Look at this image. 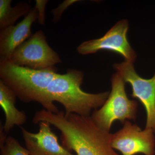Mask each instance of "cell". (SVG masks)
<instances>
[{"label": "cell", "mask_w": 155, "mask_h": 155, "mask_svg": "<svg viewBox=\"0 0 155 155\" xmlns=\"http://www.w3.org/2000/svg\"><path fill=\"white\" fill-rule=\"evenodd\" d=\"M32 122L54 125L61 132L62 146L77 155H119L111 146L112 134L99 127L91 116L66 115L63 111L55 114L42 109L35 113Z\"/></svg>", "instance_id": "6da1fadb"}, {"label": "cell", "mask_w": 155, "mask_h": 155, "mask_svg": "<svg viewBox=\"0 0 155 155\" xmlns=\"http://www.w3.org/2000/svg\"><path fill=\"white\" fill-rule=\"evenodd\" d=\"M56 68L35 70L18 66L10 61H0L1 80L23 103L36 102L47 110L57 114L60 111L48 101L46 91L58 75Z\"/></svg>", "instance_id": "7a4b0ae2"}, {"label": "cell", "mask_w": 155, "mask_h": 155, "mask_svg": "<svg viewBox=\"0 0 155 155\" xmlns=\"http://www.w3.org/2000/svg\"><path fill=\"white\" fill-rule=\"evenodd\" d=\"M83 78V73L75 69L58 74L47 89L48 101L51 104L54 101L61 103L65 108L66 115L75 114L90 116L93 109L97 110L104 105L110 92L93 94L84 91L81 88Z\"/></svg>", "instance_id": "3957f363"}, {"label": "cell", "mask_w": 155, "mask_h": 155, "mask_svg": "<svg viewBox=\"0 0 155 155\" xmlns=\"http://www.w3.org/2000/svg\"><path fill=\"white\" fill-rule=\"evenodd\" d=\"M125 81L119 73L111 78L112 90L108 98L100 109L94 110L91 117L99 127L110 132L115 121L124 124L136 119L138 103L129 99L125 89Z\"/></svg>", "instance_id": "277c9868"}, {"label": "cell", "mask_w": 155, "mask_h": 155, "mask_svg": "<svg viewBox=\"0 0 155 155\" xmlns=\"http://www.w3.org/2000/svg\"><path fill=\"white\" fill-rule=\"evenodd\" d=\"M9 61L35 70L55 68L61 62L58 53L48 44L42 30L37 31L14 50Z\"/></svg>", "instance_id": "5b68a950"}, {"label": "cell", "mask_w": 155, "mask_h": 155, "mask_svg": "<svg viewBox=\"0 0 155 155\" xmlns=\"http://www.w3.org/2000/svg\"><path fill=\"white\" fill-rule=\"evenodd\" d=\"M128 27L127 19H122L102 37L81 43L78 47L77 51L81 54L87 55L101 50L110 51L122 55L125 61L133 63L136 61L137 55L127 40Z\"/></svg>", "instance_id": "8992f818"}, {"label": "cell", "mask_w": 155, "mask_h": 155, "mask_svg": "<svg viewBox=\"0 0 155 155\" xmlns=\"http://www.w3.org/2000/svg\"><path fill=\"white\" fill-rule=\"evenodd\" d=\"M122 128L111 135V145L122 155H155L154 131L146 128L142 130L138 125L129 121Z\"/></svg>", "instance_id": "52a82bcc"}, {"label": "cell", "mask_w": 155, "mask_h": 155, "mask_svg": "<svg viewBox=\"0 0 155 155\" xmlns=\"http://www.w3.org/2000/svg\"><path fill=\"white\" fill-rule=\"evenodd\" d=\"M114 69L125 82L132 88L131 97L137 98L144 106L147 114L146 127L155 132V73L150 79H145L137 73L133 63L125 61L115 64Z\"/></svg>", "instance_id": "ba28073f"}, {"label": "cell", "mask_w": 155, "mask_h": 155, "mask_svg": "<svg viewBox=\"0 0 155 155\" xmlns=\"http://www.w3.org/2000/svg\"><path fill=\"white\" fill-rule=\"evenodd\" d=\"M39 129L31 133L20 127L25 145L30 155H75L60 144L58 136L52 131L48 122L39 123Z\"/></svg>", "instance_id": "9c48e42d"}, {"label": "cell", "mask_w": 155, "mask_h": 155, "mask_svg": "<svg viewBox=\"0 0 155 155\" xmlns=\"http://www.w3.org/2000/svg\"><path fill=\"white\" fill-rule=\"evenodd\" d=\"M38 18L37 10L34 8L17 25L1 29L0 61H10L14 50L31 37V25Z\"/></svg>", "instance_id": "30bf717a"}, {"label": "cell", "mask_w": 155, "mask_h": 155, "mask_svg": "<svg viewBox=\"0 0 155 155\" xmlns=\"http://www.w3.org/2000/svg\"><path fill=\"white\" fill-rule=\"evenodd\" d=\"M17 97L15 94L0 80V105L5 116L3 125L4 131L9 134L15 125L20 126L27 121V116L24 111H19L15 107Z\"/></svg>", "instance_id": "8fae6325"}, {"label": "cell", "mask_w": 155, "mask_h": 155, "mask_svg": "<svg viewBox=\"0 0 155 155\" xmlns=\"http://www.w3.org/2000/svg\"><path fill=\"white\" fill-rule=\"evenodd\" d=\"M11 0H0V28L3 29L14 25L22 16L27 15L31 9L26 2H20L14 7L11 6Z\"/></svg>", "instance_id": "7c38bea8"}, {"label": "cell", "mask_w": 155, "mask_h": 155, "mask_svg": "<svg viewBox=\"0 0 155 155\" xmlns=\"http://www.w3.org/2000/svg\"><path fill=\"white\" fill-rule=\"evenodd\" d=\"M0 149L2 155H30L29 151L11 136L7 137L5 142H0Z\"/></svg>", "instance_id": "4fadbf2b"}, {"label": "cell", "mask_w": 155, "mask_h": 155, "mask_svg": "<svg viewBox=\"0 0 155 155\" xmlns=\"http://www.w3.org/2000/svg\"><path fill=\"white\" fill-rule=\"evenodd\" d=\"M78 2L75 0H66L63 2L56 8L53 9L51 13L53 15V22L56 23L58 22L61 19L62 14L72 4Z\"/></svg>", "instance_id": "5bb4252c"}, {"label": "cell", "mask_w": 155, "mask_h": 155, "mask_svg": "<svg viewBox=\"0 0 155 155\" xmlns=\"http://www.w3.org/2000/svg\"><path fill=\"white\" fill-rule=\"evenodd\" d=\"M48 1L46 0H36L35 8L37 10L38 14V22L39 24L44 25L45 22V10Z\"/></svg>", "instance_id": "9a60e30c"}, {"label": "cell", "mask_w": 155, "mask_h": 155, "mask_svg": "<svg viewBox=\"0 0 155 155\" xmlns=\"http://www.w3.org/2000/svg\"></svg>", "instance_id": "2e32d148"}]
</instances>
